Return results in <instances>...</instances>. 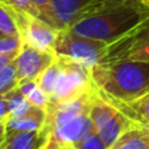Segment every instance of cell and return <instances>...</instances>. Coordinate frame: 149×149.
Masks as SVG:
<instances>
[{
	"instance_id": "12",
	"label": "cell",
	"mask_w": 149,
	"mask_h": 149,
	"mask_svg": "<svg viewBox=\"0 0 149 149\" xmlns=\"http://www.w3.org/2000/svg\"><path fill=\"white\" fill-rule=\"evenodd\" d=\"M106 101L110 102L111 105H114L118 110H120L135 124L149 128V94L139 98V100L132 101V102H127V103L115 102V101H109V100H106Z\"/></svg>"
},
{
	"instance_id": "4",
	"label": "cell",
	"mask_w": 149,
	"mask_h": 149,
	"mask_svg": "<svg viewBox=\"0 0 149 149\" xmlns=\"http://www.w3.org/2000/svg\"><path fill=\"white\" fill-rule=\"evenodd\" d=\"M107 46L105 42L77 34L72 29H64L58 34L54 52L56 56L67 58L90 68L100 63Z\"/></svg>"
},
{
	"instance_id": "23",
	"label": "cell",
	"mask_w": 149,
	"mask_h": 149,
	"mask_svg": "<svg viewBox=\"0 0 149 149\" xmlns=\"http://www.w3.org/2000/svg\"><path fill=\"white\" fill-rule=\"evenodd\" d=\"M39 149H74V148L71 147V145H62V144H59V143H56L55 140L47 137L46 143Z\"/></svg>"
},
{
	"instance_id": "24",
	"label": "cell",
	"mask_w": 149,
	"mask_h": 149,
	"mask_svg": "<svg viewBox=\"0 0 149 149\" xmlns=\"http://www.w3.org/2000/svg\"><path fill=\"white\" fill-rule=\"evenodd\" d=\"M9 115V105L4 97H0V122L5 120Z\"/></svg>"
},
{
	"instance_id": "18",
	"label": "cell",
	"mask_w": 149,
	"mask_h": 149,
	"mask_svg": "<svg viewBox=\"0 0 149 149\" xmlns=\"http://www.w3.org/2000/svg\"><path fill=\"white\" fill-rule=\"evenodd\" d=\"M36 9L39 15V18L42 21H45L46 24H49L50 26H52L56 30H64V25L60 21V18L58 17L56 10L54 8V3L52 0H33Z\"/></svg>"
},
{
	"instance_id": "20",
	"label": "cell",
	"mask_w": 149,
	"mask_h": 149,
	"mask_svg": "<svg viewBox=\"0 0 149 149\" xmlns=\"http://www.w3.org/2000/svg\"><path fill=\"white\" fill-rule=\"evenodd\" d=\"M72 147L74 149H109L106 143L94 128L88 135H85L81 140L74 143Z\"/></svg>"
},
{
	"instance_id": "7",
	"label": "cell",
	"mask_w": 149,
	"mask_h": 149,
	"mask_svg": "<svg viewBox=\"0 0 149 149\" xmlns=\"http://www.w3.org/2000/svg\"><path fill=\"white\" fill-rule=\"evenodd\" d=\"M56 60V55L54 52L39 50L22 41L20 51L16 59L13 60V65L17 76V86L26 84L29 81H37L50 65Z\"/></svg>"
},
{
	"instance_id": "16",
	"label": "cell",
	"mask_w": 149,
	"mask_h": 149,
	"mask_svg": "<svg viewBox=\"0 0 149 149\" xmlns=\"http://www.w3.org/2000/svg\"><path fill=\"white\" fill-rule=\"evenodd\" d=\"M17 88L21 92V94L33 106L43 109V110H47V107H49V105H50V98H49V95L45 93V90L38 85L37 81H29V82H26V84L18 85Z\"/></svg>"
},
{
	"instance_id": "9",
	"label": "cell",
	"mask_w": 149,
	"mask_h": 149,
	"mask_svg": "<svg viewBox=\"0 0 149 149\" xmlns=\"http://www.w3.org/2000/svg\"><path fill=\"white\" fill-rule=\"evenodd\" d=\"M58 34H59V30L50 26L41 18L33 17L30 18L25 31H24L22 41L30 46L36 47V49L54 52Z\"/></svg>"
},
{
	"instance_id": "3",
	"label": "cell",
	"mask_w": 149,
	"mask_h": 149,
	"mask_svg": "<svg viewBox=\"0 0 149 149\" xmlns=\"http://www.w3.org/2000/svg\"><path fill=\"white\" fill-rule=\"evenodd\" d=\"M56 63L59 73L55 89L50 95V103H63L76 100L94 88L89 67L63 56H56Z\"/></svg>"
},
{
	"instance_id": "6",
	"label": "cell",
	"mask_w": 149,
	"mask_h": 149,
	"mask_svg": "<svg viewBox=\"0 0 149 149\" xmlns=\"http://www.w3.org/2000/svg\"><path fill=\"white\" fill-rule=\"evenodd\" d=\"M126 60L149 63V17L123 38L109 45L100 63Z\"/></svg>"
},
{
	"instance_id": "10",
	"label": "cell",
	"mask_w": 149,
	"mask_h": 149,
	"mask_svg": "<svg viewBox=\"0 0 149 149\" xmlns=\"http://www.w3.org/2000/svg\"><path fill=\"white\" fill-rule=\"evenodd\" d=\"M46 110L34 106L30 113L17 118L5 119L7 132H37L42 131L46 123Z\"/></svg>"
},
{
	"instance_id": "2",
	"label": "cell",
	"mask_w": 149,
	"mask_h": 149,
	"mask_svg": "<svg viewBox=\"0 0 149 149\" xmlns=\"http://www.w3.org/2000/svg\"><path fill=\"white\" fill-rule=\"evenodd\" d=\"M90 76L97 93L115 102H132L149 94V63L111 62L90 67Z\"/></svg>"
},
{
	"instance_id": "17",
	"label": "cell",
	"mask_w": 149,
	"mask_h": 149,
	"mask_svg": "<svg viewBox=\"0 0 149 149\" xmlns=\"http://www.w3.org/2000/svg\"><path fill=\"white\" fill-rule=\"evenodd\" d=\"M5 100L8 101L9 105V115L8 118H17V116H22L25 114L30 113L31 109L34 107L18 90V88L16 86L15 89H12L10 92H8L5 95H3Z\"/></svg>"
},
{
	"instance_id": "15",
	"label": "cell",
	"mask_w": 149,
	"mask_h": 149,
	"mask_svg": "<svg viewBox=\"0 0 149 149\" xmlns=\"http://www.w3.org/2000/svg\"><path fill=\"white\" fill-rule=\"evenodd\" d=\"M22 46L20 37H1L0 38V72L12 64Z\"/></svg>"
},
{
	"instance_id": "8",
	"label": "cell",
	"mask_w": 149,
	"mask_h": 149,
	"mask_svg": "<svg viewBox=\"0 0 149 149\" xmlns=\"http://www.w3.org/2000/svg\"><path fill=\"white\" fill-rule=\"evenodd\" d=\"M94 127H93L89 111V113H81L70 119L52 124L51 127L43 128V131L46 132L49 139L55 140L62 145H71L72 147L74 143L81 140Z\"/></svg>"
},
{
	"instance_id": "1",
	"label": "cell",
	"mask_w": 149,
	"mask_h": 149,
	"mask_svg": "<svg viewBox=\"0 0 149 149\" xmlns=\"http://www.w3.org/2000/svg\"><path fill=\"white\" fill-rule=\"evenodd\" d=\"M148 17L149 5L141 0H95L82 10L70 29L111 45Z\"/></svg>"
},
{
	"instance_id": "21",
	"label": "cell",
	"mask_w": 149,
	"mask_h": 149,
	"mask_svg": "<svg viewBox=\"0 0 149 149\" xmlns=\"http://www.w3.org/2000/svg\"><path fill=\"white\" fill-rule=\"evenodd\" d=\"M16 86H17V76H16L15 65L12 63L0 72V97L5 95Z\"/></svg>"
},
{
	"instance_id": "11",
	"label": "cell",
	"mask_w": 149,
	"mask_h": 149,
	"mask_svg": "<svg viewBox=\"0 0 149 149\" xmlns=\"http://www.w3.org/2000/svg\"><path fill=\"white\" fill-rule=\"evenodd\" d=\"M46 132H7L0 149H39L46 143Z\"/></svg>"
},
{
	"instance_id": "13",
	"label": "cell",
	"mask_w": 149,
	"mask_h": 149,
	"mask_svg": "<svg viewBox=\"0 0 149 149\" xmlns=\"http://www.w3.org/2000/svg\"><path fill=\"white\" fill-rule=\"evenodd\" d=\"M95 0H52L58 17L65 29H70L82 10H85Z\"/></svg>"
},
{
	"instance_id": "25",
	"label": "cell",
	"mask_w": 149,
	"mask_h": 149,
	"mask_svg": "<svg viewBox=\"0 0 149 149\" xmlns=\"http://www.w3.org/2000/svg\"><path fill=\"white\" fill-rule=\"evenodd\" d=\"M5 137H7V128H5V120H3L0 122V148H1Z\"/></svg>"
},
{
	"instance_id": "19",
	"label": "cell",
	"mask_w": 149,
	"mask_h": 149,
	"mask_svg": "<svg viewBox=\"0 0 149 149\" xmlns=\"http://www.w3.org/2000/svg\"><path fill=\"white\" fill-rule=\"evenodd\" d=\"M0 33L3 37H21L20 29L8 8L0 1Z\"/></svg>"
},
{
	"instance_id": "22",
	"label": "cell",
	"mask_w": 149,
	"mask_h": 149,
	"mask_svg": "<svg viewBox=\"0 0 149 149\" xmlns=\"http://www.w3.org/2000/svg\"><path fill=\"white\" fill-rule=\"evenodd\" d=\"M1 3L7 4L9 8H12L15 12L20 15L30 16L34 18H39V15L36 9L33 0H0Z\"/></svg>"
},
{
	"instance_id": "14",
	"label": "cell",
	"mask_w": 149,
	"mask_h": 149,
	"mask_svg": "<svg viewBox=\"0 0 149 149\" xmlns=\"http://www.w3.org/2000/svg\"><path fill=\"white\" fill-rule=\"evenodd\" d=\"M110 149H149V128L136 124L124 132Z\"/></svg>"
},
{
	"instance_id": "5",
	"label": "cell",
	"mask_w": 149,
	"mask_h": 149,
	"mask_svg": "<svg viewBox=\"0 0 149 149\" xmlns=\"http://www.w3.org/2000/svg\"><path fill=\"white\" fill-rule=\"evenodd\" d=\"M90 119L93 122L94 130L100 134L109 149L113 147L114 143L124 132L136 126L120 110H118L114 105L103 100L97 93V90L94 93L92 109H90Z\"/></svg>"
},
{
	"instance_id": "27",
	"label": "cell",
	"mask_w": 149,
	"mask_h": 149,
	"mask_svg": "<svg viewBox=\"0 0 149 149\" xmlns=\"http://www.w3.org/2000/svg\"><path fill=\"white\" fill-rule=\"evenodd\" d=\"M1 37H3V36H1V33H0V38H1Z\"/></svg>"
},
{
	"instance_id": "26",
	"label": "cell",
	"mask_w": 149,
	"mask_h": 149,
	"mask_svg": "<svg viewBox=\"0 0 149 149\" xmlns=\"http://www.w3.org/2000/svg\"><path fill=\"white\" fill-rule=\"evenodd\" d=\"M141 1H143V3H145L147 5H149V0H141Z\"/></svg>"
}]
</instances>
